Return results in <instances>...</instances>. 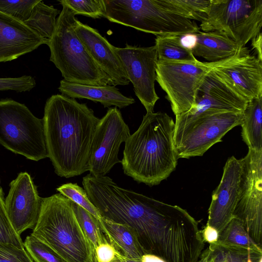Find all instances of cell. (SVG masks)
<instances>
[{"label":"cell","mask_w":262,"mask_h":262,"mask_svg":"<svg viewBox=\"0 0 262 262\" xmlns=\"http://www.w3.org/2000/svg\"><path fill=\"white\" fill-rule=\"evenodd\" d=\"M49 158L55 172L70 178L88 171L91 146L100 120L85 103L62 94L47 100L42 118Z\"/></svg>","instance_id":"obj_1"},{"label":"cell","mask_w":262,"mask_h":262,"mask_svg":"<svg viewBox=\"0 0 262 262\" xmlns=\"http://www.w3.org/2000/svg\"><path fill=\"white\" fill-rule=\"evenodd\" d=\"M174 127L166 113H146L139 128L125 142L121 161L124 173L149 186L167 178L177 165Z\"/></svg>","instance_id":"obj_2"},{"label":"cell","mask_w":262,"mask_h":262,"mask_svg":"<svg viewBox=\"0 0 262 262\" xmlns=\"http://www.w3.org/2000/svg\"><path fill=\"white\" fill-rule=\"evenodd\" d=\"M82 185L102 217L126 224L136 231L140 243L147 237L161 202L119 186L106 176L88 174Z\"/></svg>","instance_id":"obj_3"},{"label":"cell","mask_w":262,"mask_h":262,"mask_svg":"<svg viewBox=\"0 0 262 262\" xmlns=\"http://www.w3.org/2000/svg\"><path fill=\"white\" fill-rule=\"evenodd\" d=\"M72 204L59 193L43 198L38 221L31 234L51 247L66 262H94L92 245Z\"/></svg>","instance_id":"obj_4"},{"label":"cell","mask_w":262,"mask_h":262,"mask_svg":"<svg viewBox=\"0 0 262 262\" xmlns=\"http://www.w3.org/2000/svg\"><path fill=\"white\" fill-rule=\"evenodd\" d=\"M56 19L53 34L47 43L50 60L60 71L63 80L93 86L113 85L110 78L95 63L75 32L78 21L65 5Z\"/></svg>","instance_id":"obj_5"},{"label":"cell","mask_w":262,"mask_h":262,"mask_svg":"<svg viewBox=\"0 0 262 262\" xmlns=\"http://www.w3.org/2000/svg\"><path fill=\"white\" fill-rule=\"evenodd\" d=\"M103 17L110 21L158 35L196 33L193 20L165 8L161 0H104Z\"/></svg>","instance_id":"obj_6"},{"label":"cell","mask_w":262,"mask_h":262,"mask_svg":"<svg viewBox=\"0 0 262 262\" xmlns=\"http://www.w3.org/2000/svg\"><path fill=\"white\" fill-rule=\"evenodd\" d=\"M0 144L27 159L48 158L43 122L23 103L0 100Z\"/></svg>","instance_id":"obj_7"},{"label":"cell","mask_w":262,"mask_h":262,"mask_svg":"<svg viewBox=\"0 0 262 262\" xmlns=\"http://www.w3.org/2000/svg\"><path fill=\"white\" fill-rule=\"evenodd\" d=\"M261 26V0H211L200 29L223 34L242 49L260 33Z\"/></svg>","instance_id":"obj_8"},{"label":"cell","mask_w":262,"mask_h":262,"mask_svg":"<svg viewBox=\"0 0 262 262\" xmlns=\"http://www.w3.org/2000/svg\"><path fill=\"white\" fill-rule=\"evenodd\" d=\"M211 62H202L198 59H158L156 80L166 93V98L176 116L194 106L196 91L204 77L211 70Z\"/></svg>","instance_id":"obj_9"},{"label":"cell","mask_w":262,"mask_h":262,"mask_svg":"<svg viewBox=\"0 0 262 262\" xmlns=\"http://www.w3.org/2000/svg\"><path fill=\"white\" fill-rule=\"evenodd\" d=\"M243 112L209 114L193 119L174 129V145L179 158L202 156L226 133L241 125Z\"/></svg>","instance_id":"obj_10"},{"label":"cell","mask_w":262,"mask_h":262,"mask_svg":"<svg viewBox=\"0 0 262 262\" xmlns=\"http://www.w3.org/2000/svg\"><path fill=\"white\" fill-rule=\"evenodd\" d=\"M242 163L233 217L239 219L253 242L262 245V151L249 148Z\"/></svg>","instance_id":"obj_11"},{"label":"cell","mask_w":262,"mask_h":262,"mask_svg":"<svg viewBox=\"0 0 262 262\" xmlns=\"http://www.w3.org/2000/svg\"><path fill=\"white\" fill-rule=\"evenodd\" d=\"M130 135L128 125L116 107H109L96 127L89 160L88 171L95 176H104L118 158L120 146Z\"/></svg>","instance_id":"obj_12"},{"label":"cell","mask_w":262,"mask_h":262,"mask_svg":"<svg viewBox=\"0 0 262 262\" xmlns=\"http://www.w3.org/2000/svg\"><path fill=\"white\" fill-rule=\"evenodd\" d=\"M248 101L211 70L196 93L194 106L176 116L174 129L198 117L223 112H243Z\"/></svg>","instance_id":"obj_13"},{"label":"cell","mask_w":262,"mask_h":262,"mask_svg":"<svg viewBox=\"0 0 262 262\" xmlns=\"http://www.w3.org/2000/svg\"><path fill=\"white\" fill-rule=\"evenodd\" d=\"M136 96L144 106L146 112H154L159 99L155 88L156 68L158 61L155 46L140 47L126 44L124 48L115 47Z\"/></svg>","instance_id":"obj_14"},{"label":"cell","mask_w":262,"mask_h":262,"mask_svg":"<svg viewBox=\"0 0 262 262\" xmlns=\"http://www.w3.org/2000/svg\"><path fill=\"white\" fill-rule=\"evenodd\" d=\"M211 63V70L248 102L262 96V61L245 48L234 56Z\"/></svg>","instance_id":"obj_15"},{"label":"cell","mask_w":262,"mask_h":262,"mask_svg":"<svg viewBox=\"0 0 262 262\" xmlns=\"http://www.w3.org/2000/svg\"><path fill=\"white\" fill-rule=\"evenodd\" d=\"M9 186L5 208L12 227L20 235L24 231L34 228L43 198L39 196L32 178L27 172H20Z\"/></svg>","instance_id":"obj_16"},{"label":"cell","mask_w":262,"mask_h":262,"mask_svg":"<svg viewBox=\"0 0 262 262\" xmlns=\"http://www.w3.org/2000/svg\"><path fill=\"white\" fill-rule=\"evenodd\" d=\"M242 172L241 160L228 159L221 182L212 195L207 225L221 232L233 217Z\"/></svg>","instance_id":"obj_17"},{"label":"cell","mask_w":262,"mask_h":262,"mask_svg":"<svg viewBox=\"0 0 262 262\" xmlns=\"http://www.w3.org/2000/svg\"><path fill=\"white\" fill-rule=\"evenodd\" d=\"M75 32L96 65L110 78L113 85H126L130 81L115 47L95 29L78 21Z\"/></svg>","instance_id":"obj_18"},{"label":"cell","mask_w":262,"mask_h":262,"mask_svg":"<svg viewBox=\"0 0 262 262\" xmlns=\"http://www.w3.org/2000/svg\"><path fill=\"white\" fill-rule=\"evenodd\" d=\"M47 42L22 22L0 11V62L10 61Z\"/></svg>","instance_id":"obj_19"},{"label":"cell","mask_w":262,"mask_h":262,"mask_svg":"<svg viewBox=\"0 0 262 262\" xmlns=\"http://www.w3.org/2000/svg\"><path fill=\"white\" fill-rule=\"evenodd\" d=\"M58 89L62 95L73 99H86L100 102L104 107L115 106L122 108L135 102L134 99L123 95L113 85H89L63 79Z\"/></svg>","instance_id":"obj_20"},{"label":"cell","mask_w":262,"mask_h":262,"mask_svg":"<svg viewBox=\"0 0 262 262\" xmlns=\"http://www.w3.org/2000/svg\"><path fill=\"white\" fill-rule=\"evenodd\" d=\"M196 34L197 42L191 50L193 56L202 57L209 62L224 60L235 55L241 49L238 44L227 36L216 31Z\"/></svg>","instance_id":"obj_21"},{"label":"cell","mask_w":262,"mask_h":262,"mask_svg":"<svg viewBox=\"0 0 262 262\" xmlns=\"http://www.w3.org/2000/svg\"><path fill=\"white\" fill-rule=\"evenodd\" d=\"M98 221L108 242L118 251H121V254L132 258H141L146 254L136 231L132 227L103 217Z\"/></svg>","instance_id":"obj_22"},{"label":"cell","mask_w":262,"mask_h":262,"mask_svg":"<svg viewBox=\"0 0 262 262\" xmlns=\"http://www.w3.org/2000/svg\"><path fill=\"white\" fill-rule=\"evenodd\" d=\"M220 245L239 252L261 262V248L250 238L242 222L233 217L224 229L219 233L217 241Z\"/></svg>","instance_id":"obj_23"},{"label":"cell","mask_w":262,"mask_h":262,"mask_svg":"<svg viewBox=\"0 0 262 262\" xmlns=\"http://www.w3.org/2000/svg\"><path fill=\"white\" fill-rule=\"evenodd\" d=\"M262 96L249 101L243 112L242 137L248 148L262 151Z\"/></svg>","instance_id":"obj_24"},{"label":"cell","mask_w":262,"mask_h":262,"mask_svg":"<svg viewBox=\"0 0 262 262\" xmlns=\"http://www.w3.org/2000/svg\"><path fill=\"white\" fill-rule=\"evenodd\" d=\"M60 11L39 0L33 7L29 18L24 23L47 42L52 37L56 26L57 16ZM46 44V45H47Z\"/></svg>","instance_id":"obj_25"},{"label":"cell","mask_w":262,"mask_h":262,"mask_svg":"<svg viewBox=\"0 0 262 262\" xmlns=\"http://www.w3.org/2000/svg\"><path fill=\"white\" fill-rule=\"evenodd\" d=\"M181 35L156 36L155 46L158 60L194 61L197 59L191 50L184 48L180 41Z\"/></svg>","instance_id":"obj_26"},{"label":"cell","mask_w":262,"mask_h":262,"mask_svg":"<svg viewBox=\"0 0 262 262\" xmlns=\"http://www.w3.org/2000/svg\"><path fill=\"white\" fill-rule=\"evenodd\" d=\"M169 11L190 20L203 21L208 13L211 0H161Z\"/></svg>","instance_id":"obj_27"},{"label":"cell","mask_w":262,"mask_h":262,"mask_svg":"<svg viewBox=\"0 0 262 262\" xmlns=\"http://www.w3.org/2000/svg\"><path fill=\"white\" fill-rule=\"evenodd\" d=\"M76 217L84 233L92 245L93 250L101 243L107 242L104 236L99 221L84 209L72 202Z\"/></svg>","instance_id":"obj_28"},{"label":"cell","mask_w":262,"mask_h":262,"mask_svg":"<svg viewBox=\"0 0 262 262\" xmlns=\"http://www.w3.org/2000/svg\"><path fill=\"white\" fill-rule=\"evenodd\" d=\"M23 244L34 262H66L51 247L31 234L26 237Z\"/></svg>","instance_id":"obj_29"},{"label":"cell","mask_w":262,"mask_h":262,"mask_svg":"<svg viewBox=\"0 0 262 262\" xmlns=\"http://www.w3.org/2000/svg\"><path fill=\"white\" fill-rule=\"evenodd\" d=\"M56 190L59 193L90 212L98 220L102 217L97 208L89 199L84 188L77 183L64 184L57 188Z\"/></svg>","instance_id":"obj_30"},{"label":"cell","mask_w":262,"mask_h":262,"mask_svg":"<svg viewBox=\"0 0 262 262\" xmlns=\"http://www.w3.org/2000/svg\"><path fill=\"white\" fill-rule=\"evenodd\" d=\"M59 2L68 7L76 15L95 19L103 17L105 11L104 0H60Z\"/></svg>","instance_id":"obj_31"},{"label":"cell","mask_w":262,"mask_h":262,"mask_svg":"<svg viewBox=\"0 0 262 262\" xmlns=\"http://www.w3.org/2000/svg\"><path fill=\"white\" fill-rule=\"evenodd\" d=\"M0 242L11 244L20 248L25 249L20 235L15 231L9 219L1 187H0Z\"/></svg>","instance_id":"obj_32"},{"label":"cell","mask_w":262,"mask_h":262,"mask_svg":"<svg viewBox=\"0 0 262 262\" xmlns=\"http://www.w3.org/2000/svg\"><path fill=\"white\" fill-rule=\"evenodd\" d=\"M39 0H0V11L22 22L30 17L34 5Z\"/></svg>","instance_id":"obj_33"},{"label":"cell","mask_w":262,"mask_h":262,"mask_svg":"<svg viewBox=\"0 0 262 262\" xmlns=\"http://www.w3.org/2000/svg\"><path fill=\"white\" fill-rule=\"evenodd\" d=\"M208 262H247L248 256L223 247L216 243L210 244Z\"/></svg>","instance_id":"obj_34"},{"label":"cell","mask_w":262,"mask_h":262,"mask_svg":"<svg viewBox=\"0 0 262 262\" xmlns=\"http://www.w3.org/2000/svg\"><path fill=\"white\" fill-rule=\"evenodd\" d=\"M35 85L36 81L30 75H23L18 77H0V91L28 92L32 90Z\"/></svg>","instance_id":"obj_35"},{"label":"cell","mask_w":262,"mask_h":262,"mask_svg":"<svg viewBox=\"0 0 262 262\" xmlns=\"http://www.w3.org/2000/svg\"><path fill=\"white\" fill-rule=\"evenodd\" d=\"M0 262H34L25 249L0 242Z\"/></svg>","instance_id":"obj_36"},{"label":"cell","mask_w":262,"mask_h":262,"mask_svg":"<svg viewBox=\"0 0 262 262\" xmlns=\"http://www.w3.org/2000/svg\"><path fill=\"white\" fill-rule=\"evenodd\" d=\"M118 251L108 241L101 243L93 251L94 262H113Z\"/></svg>","instance_id":"obj_37"},{"label":"cell","mask_w":262,"mask_h":262,"mask_svg":"<svg viewBox=\"0 0 262 262\" xmlns=\"http://www.w3.org/2000/svg\"><path fill=\"white\" fill-rule=\"evenodd\" d=\"M219 232L213 227L206 225L204 229L202 236L204 242H207L210 244L215 243L219 238Z\"/></svg>","instance_id":"obj_38"},{"label":"cell","mask_w":262,"mask_h":262,"mask_svg":"<svg viewBox=\"0 0 262 262\" xmlns=\"http://www.w3.org/2000/svg\"><path fill=\"white\" fill-rule=\"evenodd\" d=\"M180 41L185 48L192 50L195 46L197 37L195 33H186L181 35Z\"/></svg>","instance_id":"obj_39"},{"label":"cell","mask_w":262,"mask_h":262,"mask_svg":"<svg viewBox=\"0 0 262 262\" xmlns=\"http://www.w3.org/2000/svg\"><path fill=\"white\" fill-rule=\"evenodd\" d=\"M252 46L254 49L257 54V58L262 61V36L261 33H260L256 37L252 39Z\"/></svg>","instance_id":"obj_40"},{"label":"cell","mask_w":262,"mask_h":262,"mask_svg":"<svg viewBox=\"0 0 262 262\" xmlns=\"http://www.w3.org/2000/svg\"><path fill=\"white\" fill-rule=\"evenodd\" d=\"M113 262H142L141 258H132L126 257L119 252Z\"/></svg>","instance_id":"obj_41"},{"label":"cell","mask_w":262,"mask_h":262,"mask_svg":"<svg viewBox=\"0 0 262 262\" xmlns=\"http://www.w3.org/2000/svg\"><path fill=\"white\" fill-rule=\"evenodd\" d=\"M142 262H165L162 259L152 254H146L142 257Z\"/></svg>","instance_id":"obj_42"},{"label":"cell","mask_w":262,"mask_h":262,"mask_svg":"<svg viewBox=\"0 0 262 262\" xmlns=\"http://www.w3.org/2000/svg\"><path fill=\"white\" fill-rule=\"evenodd\" d=\"M209 249L203 250L197 262H208Z\"/></svg>","instance_id":"obj_43"},{"label":"cell","mask_w":262,"mask_h":262,"mask_svg":"<svg viewBox=\"0 0 262 262\" xmlns=\"http://www.w3.org/2000/svg\"><path fill=\"white\" fill-rule=\"evenodd\" d=\"M247 262H253L251 259L248 258L247 260Z\"/></svg>","instance_id":"obj_44"}]
</instances>
